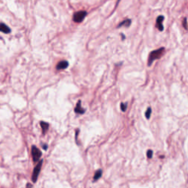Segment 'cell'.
I'll use <instances>...</instances> for the list:
<instances>
[{
	"label": "cell",
	"instance_id": "obj_1",
	"mask_svg": "<svg viewBox=\"0 0 188 188\" xmlns=\"http://www.w3.org/2000/svg\"><path fill=\"white\" fill-rule=\"evenodd\" d=\"M164 48L162 47V48H159L158 49H156L153 51H151L149 54V57H148V65L150 66L153 62L157 59H159L162 57V56L164 54Z\"/></svg>",
	"mask_w": 188,
	"mask_h": 188
},
{
	"label": "cell",
	"instance_id": "obj_2",
	"mask_svg": "<svg viewBox=\"0 0 188 188\" xmlns=\"http://www.w3.org/2000/svg\"><path fill=\"white\" fill-rule=\"evenodd\" d=\"M86 15H87V12L85 11H83V10L76 12L73 15V21L74 22H76V23L82 22L84 20V18H85Z\"/></svg>",
	"mask_w": 188,
	"mask_h": 188
},
{
	"label": "cell",
	"instance_id": "obj_3",
	"mask_svg": "<svg viewBox=\"0 0 188 188\" xmlns=\"http://www.w3.org/2000/svg\"><path fill=\"white\" fill-rule=\"evenodd\" d=\"M42 163H43V160H40L38 162V164L34 168V170H33V173H32V180L33 182L37 181L38 175L40 173V169H41V167H42Z\"/></svg>",
	"mask_w": 188,
	"mask_h": 188
},
{
	"label": "cell",
	"instance_id": "obj_4",
	"mask_svg": "<svg viewBox=\"0 0 188 188\" xmlns=\"http://www.w3.org/2000/svg\"><path fill=\"white\" fill-rule=\"evenodd\" d=\"M32 159H33V161L35 162H38L39 159L41 157V155H42V153L41 151L35 145H32Z\"/></svg>",
	"mask_w": 188,
	"mask_h": 188
},
{
	"label": "cell",
	"instance_id": "obj_5",
	"mask_svg": "<svg viewBox=\"0 0 188 188\" xmlns=\"http://www.w3.org/2000/svg\"><path fill=\"white\" fill-rule=\"evenodd\" d=\"M68 62L66 60H63V61H60L57 63L56 68L57 70H62V69H65L66 68H68Z\"/></svg>",
	"mask_w": 188,
	"mask_h": 188
},
{
	"label": "cell",
	"instance_id": "obj_6",
	"mask_svg": "<svg viewBox=\"0 0 188 188\" xmlns=\"http://www.w3.org/2000/svg\"><path fill=\"white\" fill-rule=\"evenodd\" d=\"M74 111L76 113H78V114H83L85 112V110L81 106V101H79L77 102V104H76V106L75 107Z\"/></svg>",
	"mask_w": 188,
	"mask_h": 188
},
{
	"label": "cell",
	"instance_id": "obj_7",
	"mask_svg": "<svg viewBox=\"0 0 188 188\" xmlns=\"http://www.w3.org/2000/svg\"><path fill=\"white\" fill-rule=\"evenodd\" d=\"M0 32H4L5 34H8L11 32V30L6 24H4L3 23H1L0 24Z\"/></svg>",
	"mask_w": 188,
	"mask_h": 188
},
{
	"label": "cell",
	"instance_id": "obj_8",
	"mask_svg": "<svg viewBox=\"0 0 188 188\" xmlns=\"http://www.w3.org/2000/svg\"><path fill=\"white\" fill-rule=\"evenodd\" d=\"M130 24H131V20H130V19H127V20H125V21H122L121 23H120V24H118V27H120V26H126V27H128V26H130Z\"/></svg>",
	"mask_w": 188,
	"mask_h": 188
},
{
	"label": "cell",
	"instance_id": "obj_9",
	"mask_svg": "<svg viewBox=\"0 0 188 188\" xmlns=\"http://www.w3.org/2000/svg\"><path fill=\"white\" fill-rule=\"evenodd\" d=\"M40 126H41L42 129H43V133L45 134L46 131L48 130V126H49L48 123H46V122H43V121H41V122H40Z\"/></svg>",
	"mask_w": 188,
	"mask_h": 188
},
{
	"label": "cell",
	"instance_id": "obj_10",
	"mask_svg": "<svg viewBox=\"0 0 188 188\" xmlns=\"http://www.w3.org/2000/svg\"><path fill=\"white\" fill-rule=\"evenodd\" d=\"M101 175H102V170H98L95 173V175H94V178H93V179H94V181H96V180H98L101 176Z\"/></svg>",
	"mask_w": 188,
	"mask_h": 188
},
{
	"label": "cell",
	"instance_id": "obj_11",
	"mask_svg": "<svg viewBox=\"0 0 188 188\" xmlns=\"http://www.w3.org/2000/svg\"><path fill=\"white\" fill-rule=\"evenodd\" d=\"M151 107H148V109H147V110H146V112H145V118H147V119H149L150 118V117H151Z\"/></svg>",
	"mask_w": 188,
	"mask_h": 188
},
{
	"label": "cell",
	"instance_id": "obj_12",
	"mask_svg": "<svg viewBox=\"0 0 188 188\" xmlns=\"http://www.w3.org/2000/svg\"><path fill=\"white\" fill-rule=\"evenodd\" d=\"M156 28H157L160 32H162V31L164 30V26H163V25H162V23H156Z\"/></svg>",
	"mask_w": 188,
	"mask_h": 188
},
{
	"label": "cell",
	"instance_id": "obj_13",
	"mask_svg": "<svg viewBox=\"0 0 188 188\" xmlns=\"http://www.w3.org/2000/svg\"><path fill=\"white\" fill-rule=\"evenodd\" d=\"M146 155H147V157H148V159H151L152 156H153V151L151 150V149L148 150V151H147V153H146Z\"/></svg>",
	"mask_w": 188,
	"mask_h": 188
},
{
	"label": "cell",
	"instance_id": "obj_14",
	"mask_svg": "<svg viewBox=\"0 0 188 188\" xmlns=\"http://www.w3.org/2000/svg\"><path fill=\"white\" fill-rule=\"evenodd\" d=\"M126 107H127V104H126V103L120 104V109L123 112H125L126 110Z\"/></svg>",
	"mask_w": 188,
	"mask_h": 188
},
{
	"label": "cell",
	"instance_id": "obj_15",
	"mask_svg": "<svg viewBox=\"0 0 188 188\" xmlns=\"http://www.w3.org/2000/svg\"><path fill=\"white\" fill-rule=\"evenodd\" d=\"M164 21V16L163 15H159L156 18V23H162Z\"/></svg>",
	"mask_w": 188,
	"mask_h": 188
},
{
	"label": "cell",
	"instance_id": "obj_16",
	"mask_svg": "<svg viewBox=\"0 0 188 188\" xmlns=\"http://www.w3.org/2000/svg\"><path fill=\"white\" fill-rule=\"evenodd\" d=\"M182 24H183V26L184 27V29H187V18H184V21H183V22H182Z\"/></svg>",
	"mask_w": 188,
	"mask_h": 188
},
{
	"label": "cell",
	"instance_id": "obj_17",
	"mask_svg": "<svg viewBox=\"0 0 188 188\" xmlns=\"http://www.w3.org/2000/svg\"><path fill=\"white\" fill-rule=\"evenodd\" d=\"M26 188H32V185L31 184H27L26 186Z\"/></svg>",
	"mask_w": 188,
	"mask_h": 188
},
{
	"label": "cell",
	"instance_id": "obj_18",
	"mask_svg": "<svg viewBox=\"0 0 188 188\" xmlns=\"http://www.w3.org/2000/svg\"><path fill=\"white\" fill-rule=\"evenodd\" d=\"M43 149L46 150V149H47V145H43Z\"/></svg>",
	"mask_w": 188,
	"mask_h": 188
}]
</instances>
